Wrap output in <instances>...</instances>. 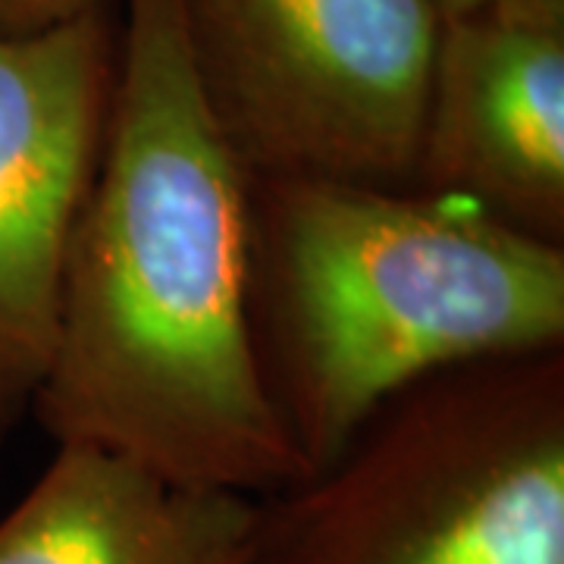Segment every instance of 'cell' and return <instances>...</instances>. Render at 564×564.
I'll list each match as a JSON object with an SVG mask.
<instances>
[{
	"label": "cell",
	"instance_id": "obj_1",
	"mask_svg": "<svg viewBox=\"0 0 564 564\" xmlns=\"http://www.w3.org/2000/svg\"><path fill=\"white\" fill-rule=\"evenodd\" d=\"M57 445L267 499L307 467L251 333V173L192 73L180 0H126L101 163L32 404Z\"/></svg>",
	"mask_w": 564,
	"mask_h": 564
},
{
	"label": "cell",
	"instance_id": "obj_2",
	"mask_svg": "<svg viewBox=\"0 0 564 564\" xmlns=\"http://www.w3.org/2000/svg\"><path fill=\"white\" fill-rule=\"evenodd\" d=\"M251 333L311 474L408 386L562 351L564 245L417 185L251 176Z\"/></svg>",
	"mask_w": 564,
	"mask_h": 564
},
{
	"label": "cell",
	"instance_id": "obj_3",
	"mask_svg": "<svg viewBox=\"0 0 564 564\" xmlns=\"http://www.w3.org/2000/svg\"><path fill=\"white\" fill-rule=\"evenodd\" d=\"M251 564H564V348L386 399L261 499Z\"/></svg>",
	"mask_w": 564,
	"mask_h": 564
},
{
	"label": "cell",
	"instance_id": "obj_4",
	"mask_svg": "<svg viewBox=\"0 0 564 564\" xmlns=\"http://www.w3.org/2000/svg\"><path fill=\"white\" fill-rule=\"evenodd\" d=\"M192 73L251 176L411 185L433 0H180Z\"/></svg>",
	"mask_w": 564,
	"mask_h": 564
},
{
	"label": "cell",
	"instance_id": "obj_5",
	"mask_svg": "<svg viewBox=\"0 0 564 564\" xmlns=\"http://www.w3.org/2000/svg\"><path fill=\"white\" fill-rule=\"evenodd\" d=\"M117 85L110 7L0 35V436L51 361L63 267L101 163Z\"/></svg>",
	"mask_w": 564,
	"mask_h": 564
},
{
	"label": "cell",
	"instance_id": "obj_6",
	"mask_svg": "<svg viewBox=\"0 0 564 564\" xmlns=\"http://www.w3.org/2000/svg\"><path fill=\"white\" fill-rule=\"evenodd\" d=\"M411 185L564 245V0L443 17Z\"/></svg>",
	"mask_w": 564,
	"mask_h": 564
},
{
	"label": "cell",
	"instance_id": "obj_7",
	"mask_svg": "<svg viewBox=\"0 0 564 564\" xmlns=\"http://www.w3.org/2000/svg\"><path fill=\"white\" fill-rule=\"evenodd\" d=\"M261 499L163 480L95 445H57L0 518V564H251Z\"/></svg>",
	"mask_w": 564,
	"mask_h": 564
},
{
	"label": "cell",
	"instance_id": "obj_8",
	"mask_svg": "<svg viewBox=\"0 0 564 564\" xmlns=\"http://www.w3.org/2000/svg\"><path fill=\"white\" fill-rule=\"evenodd\" d=\"M110 0H0V35H35L98 13Z\"/></svg>",
	"mask_w": 564,
	"mask_h": 564
},
{
	"label": "cell",
	"instance_id": "obj_9",
	"mask_svg": "<svg viewBox=\"0 0 564 564\" xmlns=\"http://www.w3.org/2000/svg\"><path fill=\"white\" fill-rule=\"evenodd\" d=\"M433 3H436V10L443 17H455V13H464V10H470V7H477L484 0H433Z\"/></svg>",
	"mask_w": 564,
	"mask_h": 564
}]
</instances>
